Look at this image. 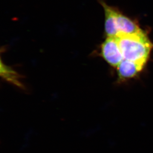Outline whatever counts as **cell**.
Listing matches in <instances>:
<instances>
[{"label": "cell", "instance_id": "5", "mask_svg": "<svg viewBox=\"0 0 153 153\" xmlns=\"http://www.w3.org/2000/svg\"><path fill=\"white\" fill-rule=\"evenodd\" d=\"M144 67V66L139 64L123 59L116 68L119 78L125 79L136 76Z\"/></svg>", "mask_w": 153, "mask_h": 153}, {"label": "cell", "instance_id": "6", "mask_svg": "<svg viewBox=\"0 0 153 153\" xmlns=\"http://www.w3.org/2000/svg\"><path fill=\"white\" fill-rule=\"evenodd\" d=\"M0 77L6 79L11 84L22 88V84L20 80V76L12 68L5 65L0 58Z\"/></svg>", "mask_w": 153, "mask_h": 153}, {"label": "cell", "instance_id": "4", "mask_svg": "<svg viewBox=\"0 0 153 153\" xmlns=\"http://www.w3.org/2000/svg\"><path fill=\"white\" fill-rule=\"evenodd\" d=\"M105 12V33L107 37H116L118 30L116 25V14L118 9L109 6L103 0H100Z\"/></svg>", "mask_w": 153, "mask_h": 153}, {"label": "cell", "instance_id": "2", "mask_svg": "<svg viewBox=\"0 0 153 153\" xmlns=\"http://www.w3.org/2000/svg\"><path fill=\"white\" fill-rule=\"evenodd\" d=\"M101 54L109 65L117 67L123 60V57L117 37H108L102 44Z\"/></svg>", "mask_w": 153, "mask_h": 153}, {"label": "cell", "instance_id": "3", "mask_svg": "<svg viewBox=\"0 0 153 153\" xmlns=\"http://www.w3.org/2000/svg\"><path fill=\"white\" fill-rule=\"evenodd\" d=\"M116 25L118 35L137 34L144 31L141 29L136 21L124 15L118 9L116 14Z\"/></svg>", "mask_w": 153, "mask_h": 153}, {"label": "cell", "instance_id": "1", "mask_svg": "<svg viewBox=\"0 0 153 153\" xmlns=\"http://www.w3.org/2000/svg\"><path fill=\"white\" fill-rule=\"evenodd\" d=\"M116 37L124 59L145 66L153 46L146 33L119 34Z\"/></svg>", "mask_w": 153, "mask_h": 153}]
</instances>
